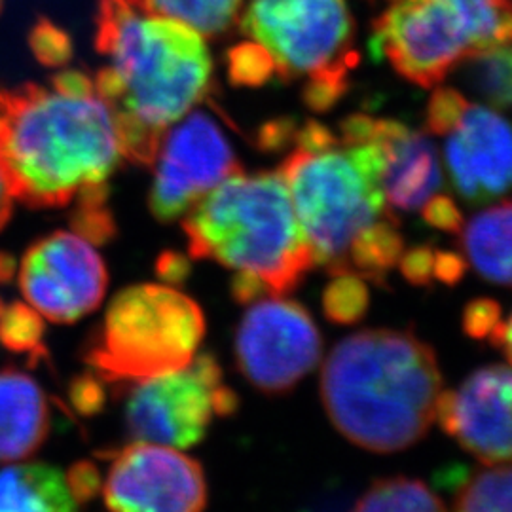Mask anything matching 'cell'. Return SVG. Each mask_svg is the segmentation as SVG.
<instances>
[{
    "instance_id": "obj_1",
    "label": "cell",
    "mask_w": 512,
    "mask_h": 512,
    "mask_svg": "<svg viewBox=\"0 0 512 512\" xmlns=\"http://www.w3.org/2000/svg\"><path fill=\"white\" fill-rule=\"evenodd\" d=\"M97 48L109 63L95 92L116 114L126 158L150 165L165 131L209 92V48L198 31L131 0H99Z\"/></svg>"
},
{
    "instance_id": "obj_2",
    "label": "cell",
    "mask_w": 512,
    "mask_h": 512,
    "mask_svg": "<svg viewBox=\"0 0 512 512\" xmlns=\"http://www.w3.org/2000/svg\"><path fill=\"white\" fill-rule=\"evenodd\" d=\"M124 158L116 114L99 93L0 90V165L21 202L63 207L105 188Z\"/></svg>"
},
{
    "instance_id": "obj_3",
    "label": "cell",
    "mask_w": 512,
    "mask_h": 512,
    "mask_svg": "<svg viewBox=\"0 0 512 512\" xmlns=\"http://www.w3.org/2000/svg\"><path fill=\"white\" fill-rule=\"evenodd\" d=\"M442 376L410 330H361L330 351L321 397L334 427L370 452H399L435 420Z\"/></svg>"
},
{
    "instance_id": "obj_4",
    "label": "cell",
    "mask_w": 512,
    "mask_h": 512,
    "mask_svg": "<svg viewBox=\"0 0 512 512\" xmlns=\"http://www.w3.org/2000/svg\"><path fill=\"white\" fill-rule=\"evenodd\" d=\"M188 251L236 272L260 277L285 296L313 264L281 173H234L196 203L183 220Z\"/></svg>"
},
{
    "instance_id": "obj_5",
    "label": "cell",
    "mask_w": 512,
    "mask_h": 512,
    "mask_svg": "<svg viewBox=\"0 0 512 512\" xmlns=\"http://www.w3.org/2000/svg\"><path fill=\"white\" fill-rule=\"evenodd\" d=\"M382 150L376 143L296 148L279 173L287 184L300 230L315 266L346 274L351 243L376 220L397 219L380 186Z\"/></svg>"
},
{
    "instance_id": "obj_6",
    "label": "cell",
    "mask_w": 512,
    "mask_h": 512,
    "mask_svg": "<svg viewBox=\"0 0 512 512\" xmlns=\"http://www.w3.org/2000/svg\"><path fill=\"white\" fill-rule=\"evenodd\" d=\"M203 336L196 300L169 285H131L110 300L82 359L107 384H133L186 368Z\"/></svg>"
},
{
    "instance_id": "obj_7",
    "label": "cell",
    "mask_w": 512,
    "mask_h": 512,
    "mask_svg": "<svg viewBox=\"0 0 512 512\" xmlns=\"http://www.w3.org/2000/svg\"><path fill=\"white\" fill-rule=\"evenodd\" d=\"M241 31L268 50L285 82L359 63L346 0H251Z\"/></svg>"
},
{
    "instance_id": "obj_8",
    "label": "cell",
    "mask_w": 512,
    "mask_h": 512,
    "mask_svg": "<svg viewBox=\"0 0 512 512\" xmlns=\"http://www.w3.org/2000/svg\"><path fill=\"white\" fill-rule=\"evenodd\" d=\"M152 164L148 207L160 222L181 219L215 186L241 171L226 131L207 110H190L167 129Z\"/></svg>"
},
{
    "instance_id": "obj_9",
    "label": "cell",
    "mask_w": 512,
    "mask_h": 512,
    "mask_svg": "<svg viewBox=\"0 0 512 512\" xmlns=\"http://www.w3.org/2000/svg\"><path fill=\"white\" fill-rule=\"evenodd\" d=\"M321 334L308 310L285 296L249 304L236 332V363L258 391L283 395L321 359Z\"/></svg>"
},
{
    "instance_id": "obj_10",
    "label": "cell",
    "mask_w": 512,
    "mask_h": 512,
    "mask_svg": "<svg viewBox=\"0 0 512 512\" xmlns=\"http://www.w3.org/2000/svg\"><path fill=\"white\" fill-rule=\"evenodd\" d=\"M370 52L385 57L404 80L437 88L475 48L442 0H397L372 21Z\"/></svg>"
},
{
    "instance_id": "obj_11",
    "label": "cell",
    "mask_w": 512,
    "mask_h": 512,
    "mask_svg": "<svg viewBox=\"0 0 512 512\" xmlns=\"http://www.w3.org/2000/svg\"><path fill=\"white\" fill-rule=\"evenodd\" d=\"M222 384V368L213 353L160 376L129 384L124 421L129 439L173 448L200 444L215 416L213 393Z\"/></svg>"
},
{
    "instance_id": "obj_12",
    "label": "cell",
    "mask_w": 512,
    "mask_h": 512,
    "mask_svg": "<svg viewBox=\"0 0 512 512\" xmlns=\"http://www.w3.org/2000/svg\"><path fill=\"white\" fill-rule=\"evenodd\" d=\"M19 291L27 304L57 325H73L97 310L109 274L101 255L76 232H54L21 258Z\"/></svg>"
},
{
    "instance_id": "obj_13",
    "label": "cell",
    "mask_w": 512,
    "mask_h": 512,
    "mask_svg": "<svg viewBox=\"0 0 512 512\" xmlns=\"http://www.w3.org/2000/svg\"><path fill=\"white\" fill-rule=\"evenodd\" d=\"M103 494L110 512H203L207 480L198 459L135 442L114 454Z\"/></svg>"
},
{
    "instance_id": "obj_14",
    "label": "cell",
    "mask_w": 512,
    "mask_h": 512,
    "mask_svg": "<svg viewBox=\"0 0 512 512\" xmlns=\"http://www.w3.org/2000/svg\"><path fill=\"white\" fill-rule=\"evenodd\" d=\"M435 420L484 465H511L512 366H484L440 391Z\"/></svg>"
},
{
    "instance_id": "obj_15",
    "label": "cell",
    "mask_w": 512,
    "mask_h": 512,
    "mask_svg": "<svg viewBox=\"0 0 512 512\" xmlns=\"http://www.w3.org/2000/svg\"><path fill=\"white\" fill-rule=\"evenodd\" d=\"M459 198L482 205L512 188V124L484 105H469L444 147Z\"/></svg>"
},
{
    "instance_id": "obj_16",
    "label": "cell",
    "mask_w": 512,
    "mask_h": 512,
    "mask_svg": "<svg viewBox=\"0 0 512 512\" xmlns=\"http://www.w3.org/2000/svg\"><path fill=\"white\" fill-rule=\"evenodd\" d=\"M370 143L382 150L380 186L389 209L414 211L439 190V154L425 133L397 120H376Z\"/></svg>"
},
{
    "instance_id": "obj_17",
    "label": "cell",
    "mask_w": 512,
    "mask_h": 512,
    "mask_svg": "<svg viewBox=\"0 0 512 512\" xmlns=\"http://www.w3.org/2000/svg\"><path fill=\"white\" fill-rule=\"evenodd\" d=\"M50 435L42 387L16 368L0 370V463L31 458Z\"/></svg>"
},
{
    "instance_id": "obj_18",
    "label": "cell",
    "mask_w": 512,
    "mask_h": 512,
    "mask_svg": "<svg viewBox=\"0 0 512 512\" xmlns=\"http://www.w3.org/2000/svg\"><path fill=\"white\" fill-rule=\"evenodd\" d=\"M459 247L480 277L512 285V202L488 207L463 224Z\"/></svg>"
},
{
    "instance_id": "obj_19",
    "label": "cell",
    "mask_w": 512,
    "mask_h": 512,
    "mask_svg": "<svg viewBox=\"0 0 512 512\" xmlns=\"http://www.w3.org/2000/svg\"><path fill=\"white\" fill-rule=\"evenodd\" d=\"M0 512L78 511L57 467L21 463L0 471Z\"/></svg>"
},
{
    "instance_id": "obj_20",
    "label": "cell",
    "mask_w": 512,
    "mask_h": 512,
    "mask_svg": "<svg viewBox=\"0 0 512 512\" xmlns=\"http://www.w3.org/2000/svg\"><path fill=\"white\" fill-rule=\"evenodd\" d=\"M399 219L376 220L349 247L346 274L359 275L365 281L385 287L387 275L399 264L404 253V239Z\"/></svg>"
},
{
    "instance_id": "obj_21",
    "label": "cell",
    "mask_w": 512,
    "mask_h": 512,
    "mask_svg": "<svg viewBox=\"0 0 512 512\" xmlns=\"http://www.w3.org/2000/svg\"><path fill=\"white\" fill-rule=\"evenodd\" d=\"M465 86L499 109H512V42L475 50L458 65Z\"/></svg>"
},
{
    "instance_id": "obj_22",
    "label": "cell",
    "mask_w": 512,
    "mask_h": 512,
    "mask_svg": "<svg viewBox=\"0 0 512 512\" xmlns=\"http://www.w3.org/2000/svg\"><path fill=\"white\" fill-rule=\"evenodd\" d=\"M152 14L177 19L202 37L224 35L239 16L243 0H131Z\"/></svg>"
},
{
    "instance_id": "obj_23",
    "label": "cell",
    "mask_w": 512,
    "mask_h": 512,
    "mask_svg": "<svg viewBox=\"0 0 512 512\" xmlns=\"http://www.w3.org/2000/svg\"><path fill=\"white\" fill-rule=\"evenodd\" d=\"M351 512H448L421 480L393 476L376 480Z\"/></svg>"
},
{
    "instance_id": "obj_24",
    "label": "cell",
    "mask_w": 512,
    "mask_h": 512,
    "mask_svg": "<svg viewBox=\"0 0 512 512\" xmlns=\"http://www.w3.org/2000/svg\"><path fill=\"white\" fill-rule=\"evenodd\" d=\"M397 2V0H389ZM458 14L475 50L512 42V6L507 0H442Z\"/></svg>"
},
{
    "instance_id": "obj_25",
    "label": "cell",
    "mask_w": 512,
    "mask_h": 512,
    "mask_svg": "<svg viewBox=\"0 0 512 512\" xmlns=\"http://www.w3.org/2000/svg\"><path fill=\"white\" fill-rule=\"evenodd\" d=\"M454 512H512V463L490 465L465 478Z\"/></svg>"
},
{
    "instance_id": "obj_26",
    "label": "cell",
    "mask_w": 512,
    "mask_h": 512,
    "mask_svg": "<svg viewBox=\"0 0 512 512\" xmlns=\"http://www.w3.org/2000/svg\"><path fill=\"white\" fill-rule=\"evenodd\" d=\"M44 332L42 315L29 304L12 302L0 311V346L12 353H29L31 365L48 357Z\"/></svg>"
},
{
    "instance_id": "obj_27",
    "label": "cell",
    "mask_w": 512,
    "mask_h": 512,
    "mask_svg": "<svg viewBox=\"0 0 512 512\" xmlns=\"http://www.w3.org/2000/svg\"><path fill=\"white\" fill-rule=\"evenodd\" d=\"M370 304L365 279L355 274L332 275L323 293V310L336 325H355L365 317Z\"/></svg>"
},
{
    "instance_id": "obj_28",
    "label": "cell",
    "mask_w": 512,
    "mask_h": 512,
    "mask_svg": "<svg viewBox=\"0 0 512 512\" xmlns=\"http://www.w3.org/2000/svg\"><path fill=\"white\" fill-rule=\"evenodd\" d=\"M228 74L238 86H262L275 74L274 57L255 40L241 42L228 52Z\"/></svg>"
},
{
    "instance_id": "obj_29",
    "label": "cell",
    "mask_w": 512,
    "mask_h": 512,
    "mask_svg": "<svg viewBox=\"0 0 512 512\" xmlns=\"http://www.w3.org/2000/svg\"><path fill=\"white\" fill-rule=\"evenodd\" d=\"M80 205L73 215V232L92 245H103L116 234L112 215L105 207V188L93 190L78 198Z\"/></svg>"
},
{
    "instance_id": "obj_30",
    "label": "cell",
    "mask_w": 512,
    "mask_h": 512,
    "mask_svg": "<svg viewBox=\"0 0 512 512\" xmlns=\"http://www.w3.org/2000/svg\"><path fill=\"white\" fill-rule=\"evenodd\" d=\"M469 105L471 101L456 88L437 86L425 112V129L433 135L452 133Z\"/></svg>"
},
{
    "instance_id": "obj_31",
    "label": "cell",
    "mask_w": 512,
    "mask_h": 512,
    "mask_svg": "<svg viewBox=\"0 0 512 512\" xmlns=\"http://www.w3.org/2000/svg\"><path fill=\"white\" fill-rule=\"evenodd\" d=\"M349 86V69L344 67L311 74L302 90L304 105L315 114H325L340 103V99L349 92Z\"/></svg>"
},
{
    "instance_id": "obj_32",
    "label": "cell",
    "mask_w": 512,
    "mask_h": 512,
    "mask_svg": "<svg viewBox=\"0 0 512 512\" xmlns=\"http://www.w3.org/2000/svg\"><path fill=\"white\" fill-rule=\"evenodd\" d=\"M69 406L80 418H97L107 406V389L103 378L93 370L80 372L71 378L67 387Z\"/></svg>"
},
{
    "instance_id": "obj_33",
    "label": "cell",
    "mask_w": 512,
    "mask_h": 512,
    "mask_svg": "<svg viewBox=\"0 0 512 512\" xmlns=\"http://www.w3.org/2000/svg\"><path fill=\"white\" fill-rule=\"evenodd\" d=\"M31 48L38 59L50 67H59L71 57V40L50 21H40L31 33Z\"/></svg>"
},
{
    "instance_id": "obj_34",
    "label": "cell",
    "mask_w": 512,
    "mask_h": 512,
    "mask_svg": "<svg viewBox=\"0 0 512 512\" xmlns=\"http://www.w3.org/2000/svg\"><path fill=\"white\" fill-rule=\"evenodd\" d=\"M65 484L73 495L76 505H86L103 490V476L99 467L90 459H80L73 463L65 475Z\"/></svg>"
},
{
    "instance_id": "obj_35",
    "label": "cell",
    "mask_w": 512,
    "mask_h": 512,
    "mask_svg": "<svg viewBox=\"0 0 512 512\" xmlns=\"http://www.w3.org/2000/svg\"><path fill=\"white\" fill-rule=\"evenodd\" d=\"M501 323V308L492 298L473 300L463 311V329L475 340H488Z\"/></svg>"
},
{
    "instance_id": "obj_36",
    "label": "cell",
    "mask_w": 512,
    "mask_h": 512,
    "mask_svg": "<svg viewBox=\"0 0 512 512\" xmlns=\"http://www.w3.org/2000/svg\"><path fill=\"white\" fill-rule=\"evenodd\" d=\"M435 255L437 251L431 245H418L404 251L397 266L408 283L429 287L435 279Z\"/></svg>"
},
{
    "instance_id": "obj_37",
    "label": "cell",
    "mask_w": 512,
    "mask_h": 512,
    "mask_svg": "<svg viewBox=\"0 0 512 512\" xmlns=\"http://www.w3.org/2000/svg\"><path fill=\"white\" fill-rule=\"evenodd\" d=\"M421 207H423V211H421L423 220L429 226L442 230V232H450V234L461 232V228L465 224L463 213L450 196H444V194L431 196Z\"/></svg>"
},
{
    "instance_id": "obj_38",
    "label": "cell",
    "mask_w": 512,
    "mask_h": 512,
    "mask_svg": "<svg viewBox=\"0 0 512 512\" xmlns=\"http://www.w3.org/2000/svg\"><path fill=\"white\" fill-rule=\"evenodd\" d=\"M296 122L293 118H275L272 122H268L266 126L258 129V137H256V145L266 152H277L283 148L289 147L294 143V135H296Z\"/></svg>"
},
{
    "instance_id": "obj_39",
    "label": "cell",
    "mask_w": 512,
    "mask_h": 512,
    "mask_svg": "<svg viewBox=\"0 0 512 512\" xmlns=\"http://www.w3.org/2000/svg\"><path fill=\"white\" fill-rule=\"evenodd\" d=\"M294 145H296V148H302V150L319 152V150H327V148L340 145V139L325 124H321L317 120H308L302 128L296 129Z\"/></svg>"
},
{
    "instance_id": "obj_40",
    "label": "cell",
    "mask_w": 512,
    "mask_h": 512,
    "mask_svg": "<svg viewBox=\"0 0 512 512\" xmlns=\"http://www.w3.org/2000/svg\"><path fill=\"white\" fill-rule=\"evenodd\" d=\"M376 128V118L370 114H349L340 122V143L346 147H355V145H366L372 141Z\"/></svg>"
},
{
    "instance_id": "obj_41",
    "label": "cell",
    "mask_w": 512,
    "mask_h": 512,
    "mask_svg": "<svg viewBox=\"0 0 512 512\" xmlns=\"http://www.w3.org/2000/svg\"><path fill=\"white\" fill-rule=\"evenodd\" d=\"M190 272H192V264L181 253L165 251L156 260V275L169 287L183 285L184 281L190 277Z\"/></svg>"
},
{
    "instance_id": "obj_42",
    "label": "cell",
    "mask_w": 512,
    "mask_h": 512,
    "mask_svg": "<svg viewBox=\"0 0 512 512\" xmlns=\"http://www.w3.org/2000/svg\"><path fill=\"white\" fill-rule=\"evenodd\" d=\"M270 291L266 287V283L256 277L255 274H249V272H236L234 279H232V296L238 304H253L256 300L264 298V296H270Z\"/></svg>"
},
{
    "instance_id": "obj_43",
    "label": "cell",
    "mask_w": 512,
    "mask_h": 512,
    "mask_svg": "<svg viewBox=\"0 0 512 512\" xmlns=\"http://www.w3.org/2000/svg\"><path fill=\"white\" fill-rule=\"evenodd\" d=\"M467 260L459 253L452 251H437L435 255V279L446 285H456L465 275Z\"/></svg>"
},
{
    "instance_id": "obj_44",
    "label": "cell",
    "mask_w": 512,
    "mask_h": 512,
    "mask_svg": "<svg viewBox=\"0 0 512 512\" xmlns=\"http://www.w3.org/2000/svg\"><path fill=\"white\" fill-rule=\"evenodd\" d=\"M239 397L234 389L228 385L220 384L213 393V410L219 418H230L238 412Z\"/></svg>"
},
{
    "instance_id": "obj_45",
    "label": "cell",
    "mask_w": 512,
    "mask_h": 512,
    "mask_svg": "<svg viewBox=\"0 0 512 512\" xmlns=\"http://www.w3.org/2000/svg\"><path fill=\"white\" fill-rule=\"evenodd\" d=\"M14 200H16V196H14L10 181H8V177H6V173H4V169H2V165H0V230H2V228L6 226V222L10 220Z\"/></svg>"
},
{
    "instance_id": "obj_46",
    "label": "cell",
    "mask_w": 512,
    "mask_h": 512,
    "mask_svg": "<svg viewBox=\"0 0 512 512\" xmlns=\"http://www.w3.org/2000/svg\"><path fill=\"white\" fill-rule=\"evenodd\" d=\"M495 348L503 349L505 355L509 357L512 365V315L509 317V321H501L497 325V329L492 332V336L488 338Z\"/></svg>"
},
{
    "instance_id": "obj_47",
    "label": "cell",
    "mask_w": 512,
    "mask_h": 512,
    "mask_svg": "<svg viewBox=\"0 0 512 512\" xmlns=\"http://www.w3.org/2000/svg\"><path fill=\"white\" fill-rule=\"evenodd\" d=\"M18 272V266H16V260L8 253H0V283L6 285L14 279V275Z\"/></svg>"
},
{
    "instance_id": "obj_48",
    "label": "cell",
    "mask_w": 512,
    "mask_h": 512,
    "mask_svg": "<svg viewBox=\"0 0 512 512\" xmlns=\"http://www.w3.org/2000/svg\"><path fill=\"white\" fill-rule=\"evenodd\" d=\"M4 306H6V304H4V300L0 298V311H2V308H4Z\"/></svg>"
},
{
    "instance_id": "obj_49",
    "label": "cell",
    "mask_w": 512,
    "mask_h": 512,
    "mask_svg": "<svg viewBox=\"0 0 512 512\" xmlns=\"http://www.w3.org/2000/svg\"><path fill=\"white\" fill-rule=\"evenodd\" d=\"M507 2H509V4H511V6H512V0H507Z\"/></svg>"
}]
</instances>
